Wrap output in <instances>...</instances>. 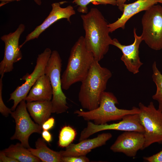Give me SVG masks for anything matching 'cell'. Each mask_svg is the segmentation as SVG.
Here are the masks:
<instances>
[{
    "label": "cell",
    "instance_id": "6",
    "mask_svg": "<svg viewBox=\"0 0 162 162\" xmlns=\"http://www.w3.org/2000/svg\"><path fill=\"white\" fill-rule=\"evenodd\" d=\"M139 106V118L144 130L143 149L154 143L162 144V111L156 109L152 102L147 106L140 102Z\"/></svg>",
    "mask_w": 162,
    "mask_h": 162
},
{
    "label": "cell",
    "instance_id": "15",
    "mask_svg": "<svg viewBox=\"0 0 162 162\" xmlns=\"http://www.w3.org/2000/svg\"><path fill=\"white\" fill-rule=\"evenodd\" d=\"M112 137L110 133H103L93 138L86 139L77 144L71 143L65 150L60 152L63 157L86 156L92 149L105 145Z\"/></svg>",
    "mask_w": 162,
    "mask_h": 162
},
{
    "label": "cell",
    "instance_id": "12",
    "mask_svg": "<svg viewBox=\"0 0 162 162\" xmlns=\"http://www.w3.org/2000/svg\"><path fill=\"white\" fill-rule=\"evenodd\" d=\"M145 142L144 133L135 131H125L120 135L110 147L115 152L122 153L135 157L137 152L143 149Z\"/></svg>",
    "mask_w": 162,
    "mask_h": 162
},
{
    "label": "cell",
    "instance_id": "30",
    "mask_svg": "<svg viewBox=\"0 0 162 162\" xmlns=\"http://www.w3.org/2000/svg\"><path fill=\"white\" fill-rule=\"evenodd\" d=\"M21 0H0L1 3L0 4V7H1L3 5L9 3L14 1H19ZM34 2L37 5L39 6L41 5L42 2L41 0H33Z\"/></svg>",
    "mask_w": 162,
    "mask_h": 162
},
{
    "label": "cell",
    "instance_id": "22",
    "mask_svg": "<svg viewBox=\"0 0 162 162\" xmlns=\"http://www.w3.org/2000/svg\"><path fill=\"white\" fill-rule=\"evenodd\" d=\"M76 130L70 126H65L61 129L59 134L58 144L62 148L66 147L75 139Z\"/></svg>",
    "mask_w": 162,
    "mask_h": 162
},
{
    "label": "cell",
    "instance_id": "19",
    "mask_svg": "<svg viewBox=\"0 0 162 162\" xmlns=\"http://www.w3.org/2000/svg\"><path fill=\"white\" fill-rule=\"evenodd\" d=\"M35 148H31L28 150L34 156L44 162H62V156L59 152L49 148L44 140L38 138L35 143Z\"/></svg>",
    "mask_w": 162,
    "mask_h": 162
},
{
    "label": "cell",
    "instance_id": "10",
    "mask_svg": "<svg viewBox=\"0 0 162 162\" xmlns=\"http://www.w3.org/2000/svg\"><path fill=\"white\" fill-rule=\"evenodd\" d=\"M25 29V25L20 24L14 32L4 35L1 37L5 44L4 57L0 63V75L1 77H3L5 73L11 71L14 69V63L22 58L19 40Z\"/></svg>",
    "mask_w": 162,
    "mask_h": 162
},
{
    "label": "cell",
    "instance_id": "13",
    "mask_svg": "<svg viewBox=\"0 0 162 162\" xmlns=\"http://www.w3.org/2000/svg\"><path fill=\"white\" fill-rule=\"evenodd\" d=\"M61 4L59 2L54 3L51 4L52 10L47 17L43 23L27 35L24 41L20 45V48L27 42L38 38L42 32L57 21L65 19L70 23V17L76 14L74 8L71 5L62 8L60 6Z\"/></svg>",
    "mask_w": 162,
    "mask_h": 162
},
{
    "label": "cell",
    "instance_id": "32",
    "mask_svg": "<svg viewBox=\"0 0 162 162\" xmlns=\"http://www.w3.org/2000/svg\"><path fill=\"white\" fill-rule=\"evenodd\" d=\"M158 3H159L162 4V0H157Z\"/></svg>",
    "mask_w": 162,
    "mask_h": 162
},
{
    "label": "cell",
    "instance_id": "14",
    "mask_svg": "<svg viewBox=\"0 0 162 162\" xmlns=\"http://www.w3.org/2000/svg\"><path fill=\"white\" fill-rule=\"evenodd\" d=\"M134 40L133 44L128 45L121 44L116 38L112 39V45L119 49L122 55L121 60L124 63L126 68L130 72L136 74L139 72V69L143 64L139 56V46L143 40L142 35H137L136 29L133 30Z\"/></svg>",
    "mask_w": 162,
    "mask_h": 162
},
{
    "label": "cell",
    "instance_id": "2",
    "mask_svg": "<svg viewBox=\"0 0 162 162\" xmlns=\"http://www.w3.org/2000/svg\"><path fill=\"white\" fill-rule=\"evenodd\" d=\"M112 76L109 70L102 67L99 61L94 60L86 77L81 82L78 98L83 108L90 111L98 107L101 94L105 91Z\"/></svg>",
    "mask_w": 162,
    "mask_h": 162
},
{
    "label": "cell",
    "instance_id": "27",
    "mask_svg": "<svg viewBox=\"0 0 162 162\" xmlns=\"http://www.w3.org/2000/svg\"><path fill=\"white\" fill-rule=\"evenodd\" d=\"M54 123V118L53 117L49 118L42 125V129L43 130H49L53 127Z\"/></svg>",
    "mask_w": 162,
    "mask_h": 162
},
{
    "label": "cell",
    "instance_id": "3",
    "mask_svg": "<svg viewBox=\"0 0 162 162\" xmlns=\"http://www.w3.org/2000/svg\"><path fill=\"white\" fill-rule=\"evenodd\" d=\"M95 59L87 49L84 37H80L72 47L66 68L61 77L63 89H68L86 78Z\"/></svg>",
    "mask_w": 162,
    "mask_h": 162
},
{
    "label": "cell",
    "instance_id": "31",
    "mask_svg": "<svg viewBox=\"0 0 162 162\" xmlns=\"http://www.w3.org/2000/svg\"><path fill=\"white\" fill-rule=\"evenodd\" d=\"M127 0H116L117 5L119 9L123 11L124 5Z\"/></svg>",
    "mask_w": 162,
    "mask_h": 162
},
{
    "label": "cell",
    "instance_id": "28",
    "mask_svg": "<svg viewBox=\"0 0 162 162\" xmlns=\"http://www.w3.org/2000/svg\"><path fill=\"white\" fill-rule=\"evenodd\" d=\"M0 162H19L16 160L7 156L3 151L0 152Z\"/></svg>",
    "mask_w": 162,
    "mask_h": 162
},
{
    "label": "cell",
    "instance_id": "23",
    "mask_svg": "<svg viewBox=\"0 0 162 162\" xmlns=\"http://www.w3.org/2000/svg\"><path fill=\"white\" fill-rule=\"evenodd\" d=\"M72 3L78 6V12L85 14L88 12L87 6L91 3L94 4L117 5L116 0H73Z\"/></svg>",
    "mask_w": 162,
    "mask_h": 162
},
{
    "label": "cell",
    "instance_id": "11",
    "mask_svg": "<svg viewBox=\"0 0 162 162\" xmlns=\"http://www.w3.org/2000/svg\"><path fill=\"white\" fill-rule=\"evenodd\" d=\"M106 130L144 132V128L140 122L138 113L128 114L124 116L117 123L97 125L88 121L86 127L80 133L79 141L87 139L95 133Z\"/></svg>",
    "mask_w": 162,
    "mask_h": 162
},
{
    "label": "cell",
    "instance_id": "29",
    "mask_svg": "<svg viewBox=\"0 0 162 162\" xmlns=\"http://www.w3.org/2000/svg\"><path fill=\"white\" fill-rule=\"evenodd\" d=\"M42 136L43 139L46 142L49 143L52 140V136L48 130H43L42 132Z\"/></svg>",
    "mask_w": 162,
    "mask_h": 162
},
{
    "label": "cell",
    "instance_id": "20",
    "mask_svg": "<svg viewBox=\"0 0 162 162\" xmlns=\"http://www.w3.org/2000/svg\"><path fill=\"white\" fill-rule=\"evenodd\" d=\"M8 156L14 158L20 162H39L41 160L34 155L28 149L21 143L12 144L3 150Z\"/></svg>",
    "mask_w": 162,
    "mask_h": 162
},
{
    "label": "cell",
    "instance_id": "8",
    "mask_svg": "<svg viewBox=\"0 0 162 162\" xmlns=\"http://www.w3.org/2000/svg\"><path fill=\"white\" fill-rule=\"evenodd\" d=\"M26 103L23 100L16 110L10 113L16 124L15 131L11 140H19L24 147L30 148L28 143L30 136L33 133H42L41 126L34 123L31 119L27 110Z\"/></svg>",
    "mask_w": 162,
    "mask_h": 162
},
{
    "label": "cell",
    "instance_id": "1",
    "mask_svg": "<svg viewBox=\"0 0 162 162\" xmlns=\"http://www.w3.org/2000/svg\"><path fill=\"white\" fill-rule=\"evenodd\" d=\"M85 32L84 42L88 50L93 55L95 59L99 61L108 52L112 39L109 35L108 24L101 12L92 8L88 13L82 14Z\"/></svg>",
    "mask_w": 162,
    "mask_h": 162
},
{
    "label": "cell",
    "instance_id": "21",
    "mask_svg": "<svg viewBox=\"0 0 162 162\" xmlns=\"http://www.w3.org/2000/svg\"><path fill=\"white\" fill-rule=\"evenodd\" d=\"M153 80L156 85V91L153 95L152 98L158 103L159 110L162 111V74L157 67L156 62H154L152 66Z\"/></svg>",
    "mask_w": 162,
    "mask_h": 162
},
{
    "label": "cell",
    "instance_id": "7",
    "mask_svg": "<svg viewBox=\"0 0 162 162\" xmlns=\"http://www.w3.org/2000/svg\"><path fill=\"white\" fill-rule=\"evenodd\" d=\"M141 22L143 40L152 49H162V7L154 5L145 11Z\"/></svg>",
    "mask_w": 162,
    "mask_h": 162
},
{
    "label": "cell",
    "instance_id": "16",
    "mask_svg": "<svg viewBox=\"0 0 162 162\" xmlns=\"http://www.w3.org/2000/svg\"><path fill=\"white\" fill-rule=\"evenodd\" d=\"M157 3V0H137L131 3L124 4L121 17L114 22L108 24L110 32L119 28L124 29L126 23L131 17L141 11L148 10Z\"/></svg>",
    "mask_w": 162,
    "mask_h": 162
},
{
    "label": "cell",
    "instance_id": "4",
    "mask_svg": "<svg viewBox=\"0 0 162 162\" xmlns=\"http://www.w3.org/2000/svg\"><path fill=\"white\" fill-rule=\"evenodd\" d=\"M118 103L117 98L112 93L104 91L101 94L98 107L86 111L76 110L74 113L85 120L92 121L95 124L100 125L121 120L127 115L138 114L140 112L139 108L134 106L129 110L119 109L116 105Z\"/></svg>",
    "mask_w": 162,
    "mask_h": 162
},
{
    "label": "cell",
    "instance_id": "5",
    "mask_svg": "<svg viewBox=\"0 0 162 162\" xmlns=\"http://www.w3.org/2000/svg\"><path fill=\"white\" fill-rule=\"evenodd\" d=\"M62 60L58 52L56 50L52 51L46 66L45 74L49 77L52 89V113L57 114L66 112L69 108L67 98L62 90Z\"/></svg>",
    "mask_w": 162,
    "mask_h": 162
},
{
    "label": "cell",
    "instance_id": "9",
    "mask_svg": "<svg viewBox=\"0 0 162 162\" xmlns=\"http://www.w3.org/2000/svg\"><path fill=\"white\" fill-rule=\"evenodd\" d=\"M51 50L46 48L41 54L38 55L36 64L31 74L27 73L21 80L25 81L24 83L18 86L10 95L8 101L13 100L14 104L11 110L14 111L20 102L25 99L31 88L42 75L45 74L46 64L52 53Z\"/></svg>",
    "mask_w": 162,
    "mask_h": 162
},
{
    "label": "cell",
    "instance_id": "26",
    "mask_svg": "<svg viewBox=\"0 0 162 162\" xmlns=\"http://www.w3.org/2000/svg\"><path fill=\"white\" fill-rule=\"evenodd\" d=\"M143 159L148 162H162V149L159 152L151 156L143 157Z\"/></svg>",
    "mask_w": 162,
    "mask_h": 162
},
{
    "label": "cell",
    "instance_id": "24",
    "mask_svg": "<svg viewBox=\"0 0 162 162\" xmlns=\"http://www.w3.org/2000/svg\"><path fill=\"white\" fill-rule=\"evenodd\" d=\"M2 78L0 79V112L5 117H7L9 114H10L12 111L11 110L7 107L4 103L2 98Z\"/></svg>",
    "mask_w": 162,
    "mask_h": 162
},
{
    "label": "cell",
    "instance_id": "25",
    "mask_svg": "<svg viewBox=\"0 0 162 162\" xmlns=\"http://www.w3.org/2000/svg\"><path fill=\"white\" fill-rule=\"evenodd\" d=\"M89 159L86 156H62V162H89Z\"/></svg>",
    "mask_w": 162,
    "mask_h": 162
},
{
    "label": "cell",
    "instance_id": "18",
    "mask_svg": "<svg viewBox=\"0 0 162 162\" xmlns=\"http://www.w3.org/2000/svg\"><path fill=\"white\" fill-rule=\"evenodd\" d=\"M26 106L35 123L41 126L52 113L51 100L27 102Z\"/></svg>",
    "mask_w": 162,
    "mask_h": 162
},
{
    "label": "cell",
    "instance_id": "17",
    "mask_svg": "<svg viewBox=\"0 0 162 162\" xmlns=\"http://www.w3.org/2000/svg\"><path fill=\"white\" fill-rule=\"evenodd\" d=\"M52 95V89L49 78L44 74L31 88L25 100L27 102L51 101Z\"/></svg>",
    "mask_w": 162,
    "mask_h": 162
}]
</instances>
